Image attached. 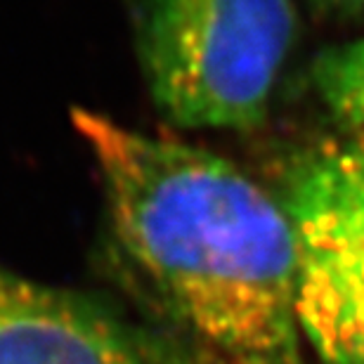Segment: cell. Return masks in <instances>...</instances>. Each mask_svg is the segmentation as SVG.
<instances>
[{
  "mask_svg": "<svg viewBox=\"0 0 364 364\" xmlns=\"http://www.w3.org/2000/svg\"><path fill=\"white\" fill-rule=\"evenodd\" d=\"M109 235L159 305L223 364H312L301 253L279 194L196 144L76 112Z\"/></svg>",
  "mask_w": 364,
  "mask_h": 364,
  "instance_id": "cell-1",
  "label": "cell"
},
{
  "mask_svg": "<svg viewBox=\"0 0 364 364\" xmlns=\"http://www.w3.org/2000/svg\"><path fill=\"white\" fill-rule=\"evenodd\" d=\"M140 69L156 109L187 130H251L294 46L291 0H133Z\"/></svg>",
  "mask_w": 364,
  "mask_h": 364,
  "instance_id": "cell-2",
  "label": "cell"
},
{
  "mask_svg": "<svg viewBox=\"0 0 364 364\" xmlns=\"http://www.w3.org/2000/svg\"><path fill=\"white\" fill-rule=\"evenodd\" d=\"M301 253L298 317L315 364H364V156L308 149L279 182Z\"/></svg>",
  "mask_w": 364,
  "mask_h": 364,
  "instance_id": "cell-3",
  "label": "cell"
},
{
  "mask_svg": "<svg viewBox=\"0 0 364 364\" xmlns=\"http://www.w3.org/2000/svg\"><path fill=\"white\" fill-rule=\"evenodd\" d=\"M0 364H206L100 298L0 265Z\"/></svg>",
  "mask_w": 364,
  "mask_h": 364,
  "instance_id": "cell-4",
  "label": "cell"
},
{
  "mask_svg": "<svg viewBox=\"0 0 364 364\" xmlns=\"http://www.w3.org/2000/svg\"><path fill=\"white\" fill-rule=\"evenodd\" d=\"M310 81L326 112L358 137L364 135V36L319 53Z\"/></svg>",
  "mask_w": 364,
  "mask_h": 364,
  "instance_id": "cell-5",
  "label": "cell"
},
{
  "mask_svg": "<svg viewBox=\"0 0 364 364\" xmlns=\"http://www.w3.org/2000/svg\"><path fill=\"white\" fill-rule=\"evenodd\" d=\"M312 3L338 14H364V0H312Z\"/></svg>",
  "mask_w": 364,
  "mask_h": 364,
  "instance_id": "cell-6",
  "label": "cell"
},
{
  "mask_svg": "<svg viewBox=\"0 0 364 364\" xmlns=\"http://www.w3.org/2000/svg\"><path fill=\"white\" fill-rule=\"evenodd\" d=\"M353 144H355V147H358V149L362 151V156H364V135L355 137V140H353Z\"/></svg>",
  "mask_w": 364,
  "mask_h": 364,
  "instance_id": "cell-7",
  "label": "cell"
}]
</instances>
